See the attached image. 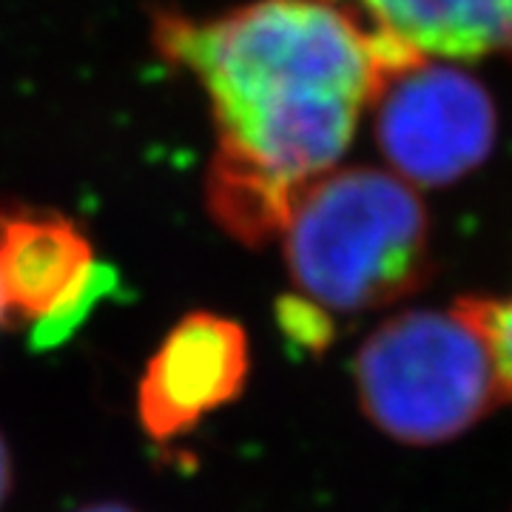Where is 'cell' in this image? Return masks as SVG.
<instances>
[{
	"label": "cell",
	"instance_id": "obj_1",
	"mask_svg": "<svg viewBox=\"0 0 512 512\" xmlns=\"http://www.w3.org/2000/svg\"><path fill=\"white\" fill-rule=\"evenodd\" d=\"M154 40L208 94V208L251 245L279 237L293 197L342 163L384 77L413 60L342 0H251L217 18L163 12Z\"/></svg>",
	"mask_w": 512,
	"mask_h": 512
},
{
	"label": "cell",
	"instance_id": "obj_4",
	"mask_svg": "<svg viewBox=\"0 0 512 512\" xmlns=\"http://www.w3.org/2000/svg\"><path fill=\"white\" fill-rule=\"evenodd\" d=\"M384 168L413 188H444L487 163L498 140L493 94L458 60L413 57L373 100Z\"/></svg>",
	"mask_w": 512,
	"mask_h": 512
},
{
	"label": "cell",
	"instance_id": "obj_3",
	"mask_svg": "<svg viewBox=\"0 0 512 512\" xmlns=\"http://www.w3.org/2000/svg\"><path fill=\"white\" fill-rule=\"evenodd\" d=\"M353 382L370 424L413 447L458 439L507 402L470 299L384 319L356 353Z\"/></svg>",
	"mask_w": 512,
	"mask_h": 512
},
{
	"label": "cell",
	"instance_id": "obj_10",
	"mask_svg": "<svg viewBox=\"0 0 512 512\" xmlns=\"http://www.w3.org/2000/svg\"><path fill=\"white\" fill-rule=\"evenodd\" d=\"M77 512H140L128 504H120V501H97V504H89V507H80Z\"/></svg>",
	"mask_w": 512,
	"mask_h": 512
},
{
	"label": "cell",
	"instance_id": "obj_5",
	"mask_svg": "<svg viewBox=\"0 0 512 512\" xmlns=\"http://www.w3.org/2000/svg\"><path fill=\"white\" fill-rule=\"evenodd\" d=\"M92 242L57 214H0V293L9 322L32 325L40 345L74 328L100 293Z\"/></svg>",
	"mask_w": 512,
	"mask_h": 512
},
{
	"label": "cell",
	"instance_id": "obj_6",
	"mask_svg": "<svg viewBox=\"0 0 512 512\" xmlns=\"http://www.w3.org/2000/svg\"><path fill=\"white\" fill-rule=\"evenodd\" d=\"M251 373L248 333L217 313H191L148 359L137 384V419L148 439L191 433L242 393Z\"/></svg>",
	"mask_w": 512,
	"mask_h": 512
},
{
	"label": "cell",
	"instance_id": "obj_8",
	"mask_svg": "<svg viewBox=\"0 0 512 512\" xmlns=\"http://www.w3.org/2000/svg\"><path fill=\"white\" fill-rule=\"evenodd\" d=\"M473 311H476L478 322L484 328V336L493 350L495 370H498V382L504 390V399H512V293L507 296H495V299H484V296H473Z\"/></svg>",
	"mask_w": 512,
	"mask_h": 512
},
{
	"label": "cell",
	"instance_id": "obj_2",
	"mask_svg": "<svg viewBox=\"0 0 512 512\" xmlns=\"http://www.w3.org/2000/svg\"><path fill=\"white\" fill-rule=\"evenodd\" d=\"M276 239L293 299L330 322L390 308L430 274V214L390 168H330L293 197Z\"/></svg>",
	"mask_w": 512,
	"mask_h": 512
},
{
	"label": "cell",
	"instance_id": "obj_7",
	"mask_svg": "<svg viewBox=\"0 0 512 512\" xmlns=\"http://www.w3.org/2000/svg\"><path fill=\"white\" fill-rule=\"evenodd\" d=\"M370 32L413 57L512 60V0H342Z\"/></svg>",
	"mask_w": 512,
	"mask_h": 512
},
{
	"label": "cell",
	"instance_id": "obj_9",
	"mask_svg": "<svg viewBox=\"0 0 512 512\" xmlns=\"http://www.w3.org/2000/svg\"><path fill=\"white\" fill-rule=\"evenodd\" d=\"M12 487H15V461H12V450L0 433V510L6 507L9 495H12Z\"/></svg>",
	"mask_w": 512,
	"mask_h": 512
},
{
	"label": "cell",
	"instance_id": "obj_11",
	"mask_svg": "<svg viewBox=\"0 0 512 512\" xmlns=\"http://www.w3.org/2000/svg\"><path fill=\"white\" fill-rule=\"evenodd\" d=\"M9 319H6V305H3V293H0V328L6 325Z\"/></svg>",
	"mask_w": 512,
	"mask_h": 512
}]
</instances>
